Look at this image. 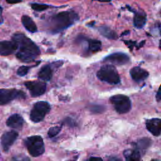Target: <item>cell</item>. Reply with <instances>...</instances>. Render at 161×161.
I'll use <instances>...</instances> for the list:
<instances>
[{
	"label": "cell",
	"mask_w": 161,
	"mask_h": 161,
	"mask_svg": "<svg viewBox=\"0 0 161 161\" xmlns=\"http://www.w3.org/2000/svg\"><path fill=\"white\" fill-rule=\"evenodd\" d=\"M40 79L44 81H49L52 77V69L49 65H45L42 67L38 73Z\"/></svg>",
	"instance_id": "17"
},
{
	"label": "cell",
	"mask_w": 161,
	"mask_h": 161,
	"mask_svg": "<svg viewBox=\"0 0 161 161\" xmlns=\"http://www.w3.org/2000/svg\"><path fill=\"white\" fill-rule=\"evenodd\" d=\"M151 161H161V160H159V159H153Z\"/></svg>",
	"instance_id": "31"
},
{
	"label": "cell",
	"mask_w": 161,
	"mask_h": 161,
	"mask_svg": "<svg viewBox=\"0 0 161 161\" xmlns=\"http://www.w3.org/2000/svg\"><path fill=\"white\" fill-rule=\"evenodd\" d=\"M50 105L47 101H38L36 103L30 111V119L34 123L42 121L45 115L49 113Z\"/></svg>",
	"instance_id": "6"
},
{
	"label": "cell",
	"mask_w": 161,
	"mask_h": 161,
	"mask_svg": "<svg viewBox=\"0 0 161 161\" xmlns=\"http://www.w3.org/2000/svg\"><path fill=\"white\" fill-rule=\"evenodd\" d=\"M18 136L16 131H9L4 133L1 136V145L4 151H8L14 143Z\"/></svg>",
	"instance_id": "11"
},
{
	"label": "cell",
	"mask_w": 161,
	"mask_h": 161,
	"mask_svg": "<svg viewBox=\"0 0 161 161\" xmlns=\"http://www.w3.org/2000/svg\"><path fill=\"white\" fill-rule=\"evenodd\" d=\"M89 109L93 113L97 114V113H101L104 112L106 109V108L104 106L100 105V104H92L90 106Z\"/></svg>",
	"instance_id": "22"
},
{
	"label": "cell",
	"mask_w": 161,
	"mask_h": 161,
	"mask_svg": "<svg viewBox=\"0 0 161 161\" xmlns=\"http://www.w3.org/2000/svg\"><path fill=\"white\" fill-rule=\"evenodd\" d=\"M25 87L29 90L32 97H38L43 94L47 89V84L43 81L33 80L25 82Z\"/></svg>",
	"instance_id": "8"
},
{
	"label": "cell",
	"mask_w": 161,
	"mask_h": 161,
	"mask_svg": "<svg viewBox=\"0 0 161 161\" xmlns=\"http://www.w3.org/2000/svg\"><path fill=\"white\" fill-rule=\"evenodd\" d=\"M21 1H7V3L9 4H15V3H20Z\"/></svg>",
	"instance_id": "30"
},
{
	"label": "cell",
	"mask_w": 161,
	"mask_h": 161,
	"mask_svg": "<svg viewBox=\"0 0 161 161\" xmlns=\"http://www.w3.org/2000/svg\"><path fill=\"white\" fill-rule=\"evenodd\" d=\"M88 48L92 52H96L101 48V42L96 39L88 40Z\"/></svg>",
	"instance_id": "21"
},
{
	"label": "cell",
	"mask_w": 161,
	"mask_h": 161,
	"mask_svg": "<svg viewBox=\"0 0 161 161\" xmlns=\"http://www.w3.org/2000/svg\"><path fill=\"white\" fill-rule=\"evenodd\" d=\"M17 45L13 40H4L0 42V55H9L17 50Z\"/></svg>",
	"instance_id": "13"
},
{
	"label": "cell",
	"mask_w": 161,
	"mask_h": 161,
	"mask_svg": "<svg viewBox=\"0 0 161 161\" xmlns=\"http://www.w3.org/2000/svg\"><path fill=\"white\" fill-rule=\"evenodd\" d=\"M125 161H140L142 154L135 148L125 150L123 152Z\"/></svg>",
	"instance_id": "16"
},
{
	"label": "cell",
	"mask_w": 161,
	"mask_h": 161,
	"mask_svg": "<svg viewBox=\"0 0 161 161\" xmlns=\"http://www.w3.org/2000/svg\"><path fill=\"white\" fill-rule=\"evenodd\" d=\"M109 101L115 111L119 114L128 113L131 109V102L129 97L124 94H116L109 98Z\"/></svg>",
	"instance_id": "5"
},
{
	"label": "cell",
	"mask_w": 161,
	"mask_h": 161,
	"mask_svg": "<svg viewBox=\"0 0 161 161\" xmlns=\"http://www.w3.org/2000/svg\"><path fill=\"white\" fill-rule=\"evenodd\" d=\"M26 94L15 89H0V105H5L16 99H24Z\"/></svg>",
	"instance_id": "7"
},
{
	"label": "cell",
	"mask_w": 161,
	"mask_h": 161,
	"mask_svg": "<svg viewBox=\"0 0 161 161\" xmlns=\"http://www.w3.org/2000/svg\"><path fill=\"white\" fill-rule=\"evenodd\" d=\"M30 67L25 65H22L19 67L17 70V74L19 76H25L28 72Z\"/></svg>",
	"instance_id": "25"
},
{
	"label": "cell",
	"mask_w": 161,
	"mask_h": 161,
	"mask_svg": "<svg viewBox=\"0 0 161 161\" xmlns=\"http://www.w3.org/2000/svg\"><path fill=\"white\" fill-rule=\"evenodd\" d=\"M103 61L109 62L113 65H123L128 64L130 61V58L128 55L125 53L115 52L106 57Z\"/></svg>",
	"instance_id": "9"
},
{
	"label": "cell",
	"mask_w": 161,
	"mask_h": 161,
	"mask_svg": "<svg viewBox=\"0 0 161 161\" xmlns=\"http://www.w3.org/2000/svg\"><path fill=\"white\" fill-rule=\"evenodd\" d=\"M147 21L146 13L143 10H137L134 13L133 25L138 29L142 28Z\"/></svg>",
	"instance_id": "15"
},
{
	"label": "cell",
	"mask_w": 161,
	"mask_h": 161,
	"mask_svg": "<svg viewBox=\"0 0 161 161\" xmlns=\"http://www.w3.org/2000/svg\"><path fill=\"white\" fill-rule=\"evenodd\" d=\"M25 145L32 157H38L45 152V145L43 138L39 135L31 136L25 140Z\"/></svg>",
	"instance_id": "4"
},
{
	"label": "cell",
	"mask_w": 161,
	"mask_h": 161,
	"mask_svg": "<svg viewBox=\"0 0 161 161\" xmlns=\"http://www.w3.org/2000/svg\"><path fill=\"white\" fill-rule=\"evenodd\" d=\"M31 7L33 9L37 11H42L47 9L49 6L47 4H40V3H32L31 4Z\"/></svg>",
	"instance_id": "23"
},
{
	"label": "cell",
	"mask_w": 161,
	"mask_h": 161,
	"mask_svg": "<svg viewBox=\"0 0 161 161\" xmlns=\"http://www.w3.org/2000/svg\"><path fill=\"white\" fill-rule=\"evenodd\" d=\"M99 32L105 38L109 40H116L118 38L117 33L106 26H101L98 28Z\"/></svg>",
	"instance_id": "20"
},
{
	"label": "cell",
	"mask_w": 161,
	"mask_h": 161,
	"mask_svg": "<svg viewBox=\"0 0 161 161\" xmlns=\"http://www.w3.org/2000/svg\"><path fill=\"white\" fill-rule=\"evenodd\" d=\"M1 9H2V8H1V6H0V11H1Z\"/></svg>",
	"instance_id": "33"
},
{
	"label": "cell",
	"mask_w": 161,
	"mask_h": 161,
	"mask_svg": "<svg viewBox=\"0 0 161 161\" xmlns=\"http://www.w3.org/2000/svg\"><path fill=\"white\" fill-rule=\"evenodd\" d=\"M107 161H122V160L116 156H111L107 158Z\"/></svg>",
	"instance_id": "28"
},
{
	"label": "cell",
	"mask_w": 161,
	"mask_h": 161,
	"mask_svg": "<svg viewBox=\"0 0 161 161\" xmlns=\"http://www.w3.org/2000/svg\"><path fill=\"white\" fill-rule=\"evenodd\" d=\"M155 99H156L157 101H158V102L161 101V85L159 86L158 89L156 93Z\"/></svg>",
	"instance_id": "27"
},
{
	"label": "cell",
	"mask_w": 161,
	"mask_h": 161,
	"mask_svg": "<svg viewBox=\"0 0 161 161\" xmlns=\"http://www.w3.org/2000/svg\"><path fill=\"white\" fill-rule=\"evenodd\" d=\"M78 15L74 11H63L56 14L51 19V31L59 32L67 28L78 19Z\"/></svg>",
	"instance_id": "2"
},
{
	"label": "cell",
	"mask_w": 161,
	"mask_h": 161,
	"mask_svg": "<svg viewBox=\"0 0 161 161\" xmlns=\"http://www.w3.org/2000/svg\"><path fill=\"white\" fill-rule=\"evenodd\" d=\"M96 75L100 80L111 85L118 84L121 81L116 69L110 64L103 65L97 72Z\"/></svg>",
	"instance_id": "3"
},
{
	"label": "cell",
	"mask_w": 161,
	"mask_h": 161,
	"mask_svg": "<svg viewBox=\"0 0 161 161\" xmlns=\"http://www.w3.org/2000/svg\"><path fill=\"white\" fill-rule=\"evenodd\" d=\"M12 40L16 42L18 48L16 57L21 61L30 62L35 60L40 53L37 45L24 34L17 33L13 35Z\"/></svg>",
	"instance_id": "1"
},
{
	"label": "cell",
	"mask_w": 161,
	"mask_h": 161,
	"mask_svg": "<svg viewBox=\"0 0 161 161\" xmlns=\"http://www.w3.org/2000/svg\"><path fill=\"white\" fill-rule=\"evenodd\" d=\"M21 22L24 27L30 32L35 33L37 31V27L33 19L27 15H23L21 18Z\"/></svg>",
	"instance_id": "19"
},
{
	"label": "cell",
	"mask_w": 161,
	"mask_h": 161,
	"mask_svg": "<svg viewBox=\"0 0 161 161\" xmlns=\"http://www.w3.org/2000/svg\"><path fill=\"white\" fill-rule=\"evenodd\" d=\"M159 48L161 49V39H160V42H159Z\"/></svg>",
	"instance_id": "32"
},
{
	"label": "cell",
	"mask_w": 161,
	"mask_h": 161,
	"mask_svg": "<svg viewBox=\"0 0 161 161\" xmlns=\"http://www.w3.org/2000/svg\"><path fill=\"white\" fill-rule=\"evenodd\" d=\"M151 144L152 140L149 138L145 137L138 140L134 144V148L139 150L141 153H143L151 145Z\"/></svg>",
	"instance_id": "18"
},
{
	"label": "cell",
	"mask_w": 161,
	"mask_h": 161,
	"mask_svg": "<svg viewBox=\"0 0 161 161\" xmlns=\"http://www.w3.org/2000/svg\"><path fill=\"white\" fill-rule=\"evenodd\" d=\"M146 128L153 136H158L161 135V119L153 118L145 121Z\"/></svg>",
	"instance_id": "10"
},
{
	"label": "cell",
	"mask_w": 161,
	"mask_h": 161,
	"mask_svg": "<svg viewBox=\"0 0 161 161\" xmlns=\"http://www.w3.org/2000/svg\"><path fill=\"white\" fill-rule=\"evenodd\" d=\"M86 161H103V159L100 157H92L89 158H88Z\"/></svg>",
	"instance_id": "29"
},
{
	"label": "cell",
	"mask_w": 161,
	"mask_h": 161,
	"mask_svg": "<svg viewBox=\"0 0 161 161\" xmlns=\"http://www.w3.org/2000/svg\"><path fill=\"white\" fill-rule=\"evenodd\" d=\"M60 130H61V126H53L48 130V136L50 138L53 137V136H56L57 135H58L59 133V132L60 131Z\"/></svg>",
	"instance_id": "24"
},
{
	"label": "cell",
	"mask_w": 161,
	"mask_h": 161,
	"mask_svg": "<svg viewBox=\"0 0 161 161\" xmlns=\"http://www.w3.org/2000/svg\"><path fill=\"white\" fill-rule=\"evenodd\" d=\"M24 120L23 118L18 114L11 115L6 121V125L10 128L20 130L23 127Z\"/></svg>",
	"instance_id": "14"
},
{
	"label": "cell",
	"mask_w": 161,
	"mask_h": 161,
	"mask_svg": "<svg viewBox=\"0 0 161 161\" xmlns=\"http://www.w3.org/2000/svg\"><path fill=\"white\" fill-rule=\"evenodd\" d=\"M12 161H30L29 158L24 155H18L12 159Z\"/></svg>",
	"instance_id": "26"
},
{
	"label": "cell",
	"mask_w": 161,
	"mask_h": 161,
	"mask_svg": "<svg viewBox=\"0 0 161 161\" xmlns=\"http://www.w3.org/2000/svg\"><path fill=\"white\" fill-rule=\"evenodd\" d=\"M0 23H1V22H0Z\"/></svg>",
	"instance_id": "34"
},
{
	"label": "cell",
	"mask_w": 161,
	"mask_h": 161,
	"mask_svg": "<svg viewBox=\"0 0 161 161\" xmlns=\"http://www.w3.org/2000/svg\"><path fill=\"white\" fill-rule=\"evenodd\" d=\"M130 74L131 79L137 83H140L144 81L149 75V73L147 70L138 66L131 69Z\"/></svg>",
	"instance_id": "12"
}]
</instances>
